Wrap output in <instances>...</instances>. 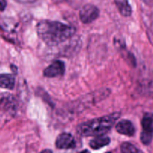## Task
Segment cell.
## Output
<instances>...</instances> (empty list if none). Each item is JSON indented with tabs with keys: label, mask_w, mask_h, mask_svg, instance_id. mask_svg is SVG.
<instances>
[{
	"label": "cell",
	"mask_w": 153,
	"mask_h": 153,
	"mask_svg": "<svg viewBox=\"0 0 153 153\" xmlns=\"http://www.w3.org/2000/svg\"><path fill=\"white\" fill-rule=\"evenodd\" d=\"M39 37L48 46H57L71 38L76 33L74 27L58 21L42 20L37 25Z\"/></svg>",
	"instance_id": "obj_1"
},
{
	"label": "cell",
	"mask_w": 153,
	"mask_h": 153,
	"mask_svg": "<svg viewBox=\"0 0 153 153\" xmlns=\"http://www.w3.org/2000/svg\"><path fill=\"white\" fill-rule=\"evenodd\" d=\"M120 114L119 113L115 112L102 117L91 120L83 123L78 126V133L83 137L104 135L114 126L120 117Z\"/></svg>",
	"instance_id": "obj_2"
},
{
	"label": "cell",
	"mask_w": 153,
	"mask_h": 153,
	"mask_svg": "<svg viewBox=\"0 0 153 153\" xmlns=\"http://www.w3.org/2000/svg\"><path fill=\"white\" fill-rule=\"evenodd\" d=\"M100 15V10L93 4H85L79 13V17L81 21L85 24L91 23L98 18Z\"/></svg>",
	"instance_id": "obj_3"
},
{
	"label": "cell",
	"mask_w": 153,
	"mask_h": 153,
	"mask_svg": "<svg viewBox=\"0 0 153 153\" xmlns=\"http://www.w3.org/2000/svg\"><path fill=\"white\" fill-rule=\"evenodd\" d=\"M65 73V65L63 61L57 60L46 67L43 71V75L47 78H55L63 76Z\"/></svg>",
	"instance_id": "obj_4"
},
{
	"label": "cell",
	"mask_w": 153,
	"mask_h": 153,
	"mask_svg": "<svg viewBox=\"0 0 153 153\" xmlns=\"http://www.w3.org/2000/svg\"><path fill=\"white\" fill-rule=\"evenodd\" d=\"M55 146L59 149H73L76 146V140L69 133H62L56 139Z\"/></svg>",
	"instance_id": "obj_5"
},
{
	"label": "cell",
	"mask_w": 153,
	"mask_h": 153,
	"mask_svg": "<svg viewBox=\"0 0 153 153\" xmlns=\"http://www.w3.org/2000/svg\"><path fill=\"white\" fill-rule=\"evenodd\" d=\"M116 130L118 133L126 136H133L135 134V128L131 121L122 120L116 125Z\"/></svg>",
	"instance_id": "obj_6"
},
{
	"label": "cell",
	"mask_w": 153,
	"mask_h": 153,
	"mask_svg": "<svg viewBox=\"0 0 153 153\" xmlns=\"http://www.w3.org/2000/svg\"><path fill=\"white\" fill-rule=\"evenodd\" d=\"M16 100L14 97L7 93L0 95V109L4 111H10L16 108Z\"/></svg>",
	"instance_id": "obj_7"
},
{
	"label": "cell",
	"mask_w": 153,
	"mask_h": 153,
	"mask_svg": "<svg viewBox=\"0 0 153 153\" xmlns=\"http://www.w3.org/2000/svg\"><path fill=\"white\" fill-rule=\"evenodd\" d=\"M110 138L107 136H96L95 138L91 140V142H90V146H91V149L97 150V149H101L104 146H108L110 143Z\"/></svg>",
	"instance_id": "obj_8"
},
{
	"label": "cell",
	"mask_w": 153,
	"mask_h": 153,
	"mask_svg": "<svg viewBox=\"0 0 153 153\" xmlns=\"http://www.w3.org/2000/svg\"><path fill=\"white\" fill-rule=\"evenodd\" d=\"M115 4L120 13L123 16H129L131 15L132 10L128 0H114Z\"/></svg>",
	"instance_id": "obj_9"
},
{
	"label": "cell",
	"mask_w": 153,
	"mask_h": 153,
	"mask_svg": "<svg viewBox=\"0 0 153 153\" xmlns=\"http://www.w3.org/2000/svg\"><path fill=\"white\" fill-rule=\"evenodd\" d=\"M15 85V78L11 74H0V88L12 90Z\"/></svg>",
	"instance_id": "obj_10"
},
{
	"label": "cell",
	"mask_w": 153,
	"mask_h": 153,
	"mask_svg": "<svg viewBox=\"0 0 153 153\" xmlns=\"http://www.w3.org/2000/svg\"><path fill=\"white\" fill-rule=\"evenodd\" d=\"M141 125L143 131L153 133V114L146 113L143 117Z\"/></svg>",
	"instance_id": "obj_11"
},
{
	"label": "cell",
	"mask_w": 153,
	"mask_h": 153,
	"mask_svg": "<svg viewBox=\"0 0 153 153\" xmlns=\"http://www.w3.org/2000/svg\"><path fill=\"white\" fill-rule=\"evenodd\" d=\"M121 152L123 153H137L141 152L140 149H137L135 146H134L131 143L126 142V143H122L120 146Z\"/></svg>",
	"instance_id": "obj_12"
},
{
	"label": "cell",
	"mask_w": 153,
	"mask_h": 153,
	"mask_svg": "<svg viewBox=\"0 0 153 153\" xmlns=\"http://www.w3.org/2000/svg\"><path fill=\"white\" fill-rule=\"evenodd\" d=\"M153 139V133L143 131L140 134V140L144 145L150 144Z\"/></svg>",
	"instance_id": "obj_13"
},
{
	"label": "cell",
	"mask_w": 153,
	"mask_h": 153,
	"mask_svg": "<svg viewBox=\"0 0 153 153\" xmlns=\"http://www.w3.org/2000/svg\"><path fill=\"white\" fill-rule=\"evenodd\" d=\"M7 2L6 0H0V11H3L6 8Z\"/></svg>",
	"instance_id": "obj_14"
},
{
	"label": "cell",
	"mask_w": 153,
	"mask_h": 153,
	"mask_svg": "<svg viewBox=\"0 0 153 153\" xmlns=\"http://www.w3.org/2000/svg\"><path fill=\"white\" fill-rule=\"evenodd\" d=\"M15 1H18V2L21 3H30V2H34L36 0H15Z\"/></svg>",
	"instance_id": "obj_15"
},
{
	"label": "cell",
	"mask_w": 153,
	"mask_h": 153,
	"mask_svg": "<svg viewBox=\"0 0 153 153\" xmlns=\"http://www.w3.org/2000/svg\"><path fill=\"white\" fill-rule=\"evenodd\" d=\"M143 1L145 4H148V5L153 6V0H141Z\"/></svg>",
	"instance_id": "obj_16"
}]
</instances>
